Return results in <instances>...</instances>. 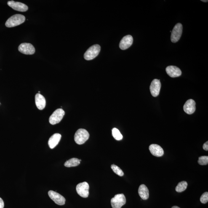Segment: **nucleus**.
Segmentation results:
<instances>
[{
	"instance_id": "f257e3e1",
	"label": "nucleus",
	"mask_w": 208,
	"mask_h": 208,
	"mask_svg": "<svg viewBox=\"0 0 208 208\" xmlns=\"http://www.w3.org/2000/svg\"><path fill=\"white\" fill-rule=\"evenodd\" d=\"M25 20V16L16 14L11 16L6 22V26L7 28H12L24 23Z\"/></svg>"
},
{
	"instance_id": "f03ea898",
	"label": "nucleus",
	"mask_w": 208,
	"mask_h": 208,
	"mask_svg": "<svg viewBox=\"0 0 208 208\" xmlns=\"http://www.w3.org/2000/svg\"><path fill=\"white\" fill-rule=\"evenodd\" d=\"M89 134L87 130L84 129H79L75 134V141L78 144L82 145L89 139Z\"/></svg>"
},
{
	"instance_id": "7ed1b4c3",
	"label": "nucleus",
	"mask_w": 208,
	"mask_h": 208,
	"mask_svg": "<svg viewBox=\"0 0 208 208\" xmlns=\"http://www.w3.org/2000/svg\"><path fill=\"white\" fill-rule=\"evenodd\" d=\"M101 50V47L98 44L94 45L88 49L84 54V58L86 60H93L98 56Z\"/></svg>"
},
{
	"instance_id": "20e7f679",
	"label": "nucleus",
	"mask_w": 208,
	"mask_h": 208,
	"mask_svg": "<svg viewBox=\"0 0 208 208\" xmlns=\"http://www.w3.org/2000/svg\"><path fill=\"white\" fill-rule=\"evenodd\" d=\"M65 115V112L62 109H58L53 113L49 118V122L52 125L60 123Z\"/></svg>"
},
{
	"instance_id": "39448f33",
	"label": "nucleus",
	"mask_w": 208,
	"mask_h": 208,
	"mask_svg": "<svg viewBox=\"0 0 208 208\" xmlns=\"http://www.w3.org/2000/svg\"><path fill=\"white\" fill-rule=\"evenodd\" d=\"M111 202L113 208H121L126 204L125 197L123 193L116 195L111 199Z\"/></svg>"
},
{
	"instance_id": "423d86ee",
	"label": "nucleus",
	"mask_w": 208,
	"mask_h": 208,
	"mask_svg": "<svg viewBox=\"0 0 208 208\" xmlns=\"http://www.w3.org/2000/svg\"><path fill=\"white\" fill-rule=\"evenodd\" d=\"M182 29L183 26L181 23H177L174 26L171 36V40L172 43H177L180 40L182 33Z\"/></svg>"
},
{
	"instance_id": "0eeeda50",
	"label": "nucleus",
	"mask_w": 208,
	"mask_h": 208,
	"mask_svg": "<svg viewBox=\"0 0 208 208\" xmlns=\"http://www.w3.org/2000/svg\"><path fill=\"white\" fill-rule=\"evenodd\" d=\"M77 192L83 198H87L89 195V185L86 182L78 184L76 187Z\"/></svg>"
},
{
	"instance_id": "6e6552de",
	"label": "nucleus",
	"mask_w": 208,
	"mask_h": 208,
	"mask_svg": "<svg viewBox=\"0 0 208 208\" xmlns=\"http://www.w3.org/2000/svg\"><path fill=\"white\" fill-rule=\"evenodd\" d=\"M19 52L26 55H32L35 52V49L34 46L30 43H23L21 44L18 47Z\"/></svg>"
},
{
	"instance_id": "1a4fd4ad",
	"label": "nucleus",
	"mask_w": 208,
	"mask_h": 208,
	"mask_svg": "<svg viewBox=\"0 0 208 208\" xmlns=\"http://www.w3.org/2000/svg\"><path fill=\"white\" fill-rule=\"evenodd\" d=\"M49 197L56 204L62 206L65 204L66 199L64 197L57 192L50 190L48 193Z\"/></svg>"
},
{
	"instance_id": "9d476101",
	"label": "nucleus",
	"mask_w": 208,
	"mask_h": 208,
	"mask_svg": "<svg viewBox=\"0 0 208 208\" xmlns=\"http://www.w3.org/2000/svg\"><path fill=\"white\" fill-rule=\"evenodd\" d=\"M161 87V81L159 79H154L151 83L150 89V93L153 97H156L159 95Z\"/></svg>"
},
{
	"instance_id": "9b49d317",
	"label": "nucleus",
	"mask_w": 208,
	"mask_h": 208,
	"mask_svg": "<svg viewBox=\"0 0 208 208\" xmlns=\"http://www.w3.org/2000/svg\"><path fill=\"white\" fill-rule=\"evenodd\" d=\"M7 4L9 6L14 10L24 12L28 11V6L25 4L18 2H15L13 1H9Z\"/></svg>"
},
{
	"instance_id": "f8f14e48",
	"label": "nucleus",
	"mask_w": 208,
	"mask_h": 208,
	"mask_svg": "<svg viewBox=\"0 0 208 208\" xmlns=\"http://www.w3.org/2000/svg\"><path fill=\"white\" fill-rule=\"evenodd\" d=\"M133 43V38L131 35L124 37L120 43L119 47L122 50H125L130 47Z\"/></svg>"
},
{
	"instance_id": "ddd939ff",
	"label": "nucleus",
	"mask_w": 208,
	"mask_h": 208,
	"mask_svg": "<svg viewBox=\"0 0 208 208\" xmlns=\"http://www.w3.org/2000/svg\"><path fill=\"white\" fill-rule=\"evenodd\" d=\"M196 102L192 99L187 101L183 106L184 111L188 115H191L194 113L196 110Z\"/></svg>"
},
{
	"instance_id": "4468645a",
	"label": "nucleus",
	"mask_w": 208,
	"mask_h": 208,
	"mask_svg": "<svg viewBox=\"0 0 208 208\" xmlns=\"http://www.w3.org/2000/svg\"><path fill=\"white\" fill-rule=\"evenodd\" d=\"M166 71L167 74L172 78L178 77L182 74L180 69L174 66H170L166 67Z\"/></svg>"
},
{
	"instance_id": "2eb2a0df",
	"label": "nucleus",
	"mask_w": 208,
	"mask_h": 208,
	"mask_svg": "<svg viewBox=\"0 0 208 208\" xmlns=\"http://www.w3.org/2000/svg\"><path fill=\"white\" fill-rule=\"evenodd\" d=\"M149 149L151 154L153 156L161 157L164 154V150L159 145L153 144L150 146Z\"/></svg>"
},
{
	"instance_id": "dca6fc26",
	"label": "nucleus",
	"mask_w": 208,
	"mask_h": 208,
	"mask_svg": "<svg viewBox=\"0 0 208 208\" xmlns=\"http://www.w3.org/2000/svg\"><path fill=\"white\" fill-rule=\"evenodd\" d=\"M35 103L38 109L43 110L46 106L45 98L42 94H37L35 96Z\"/></svg>"
},
{
	"instance_id": "f3484780",
	"label": "nucleus",
	"mask_w": 208,
	"mask_h": 208,
	"mask_svg": "<svg viewBox=\"0 0 208 208\" xmlns=\"http://www.w3.org/2000/svg\"><path fill=\"white\" fill-rule=\"evenodd\" d=\"M61 135L59 133H55L50 138L48 141V145L51 149H53L58 145L61 139Z\"/></svg>"
},
{
	"instance_id": "a211bd4d",
	"label": "nucleus",
	"mask_w": 208,
	"mask_h": 208,
	"mask_svg": "<svg viewBox=\"0 0 208 208\" xmlns=\"http://www.w3.org/2000/svg\"><path fill=\"white\" fill-rule=\"evenodd\" d=\"M138 192L142 199L146 200L149 197V193L148 188L145 185H141L139 187Z\"/></svg>"
},
{
	"instance_id": "6ab92c4d",
	"label": "nucleus",
	"mask_w": 208,
	"mask_h": 208,
	"mask_svg": "<svg viewBox=\"0 0 208 208\" xmlns=\"http://www.w3.org/2000/svg\"><path fill=\"white\" fill-rule=\"evenodd\" d=\"M80 164L79 160L77 158H72L65 162L64 165L67 167H74L77 166Z\"/></svg>"
},
{
	"instance_id": "aec40b11",
	"label": "nucleus",
	"mask_w": 208,
	"mask_h": 208,
	"mask_svg": "<svg viewBox=\"0 0 208 208\" xmlns=\"http://www.w3.org/2000/svg\"><path fill=\"white\" fill-rule=\"evenodd\" d=\"M188 183L186 181H182L178 183L176 187L175 190L178 192H182L185 191L187 188Z\"/></svg>"
},
{
	"instance_id": "412c9836",
	"label": "nucleus",
	"mask_w": 208,
	"mask_h": 208,
	"mask_svg": "<svg viewBox=\"0 0 208 208\" xmlns=\"http://www.w3.org/2000/svg\"><path fill=\"white\" fill-rule=\"evenodd\" d=\"M112 133L113 137L114 138L115 140H121L123 139V135L116 128H113L112 130Z\"/></svg>"
},
{
	"instance_id": "4be33fe9",
	"label": "nucleus",
	"mask_w": 208,
	"mask_h": 208,
	"mask_svg": "<svg viewBox=\"0 0 208 208\" xmlns=\"http://www.w3.org/2000/svg\"><path fill=\"white\" fill-rule=\"evenodd\" d=\"M111 168L115 173L117 174V175L120 177L123 176L124 175V173L123 172L122 170L118 167V166L115 165H112Z\"/></svg>"
},
{
	"instance_id": "5701e85b",
	"label": "nucleus",
	"mask_w": 208,
	"mask_h": 208,
	"mask_svg": "<svg viewBox=\"0 0 208 208\" xmlns=\"http://www.w3.org/2000/svg\"><path fill=\"white\" fill-rule=\"evenodd\" d=\"M198 162L200 165H207L208 164V156H203L199 157Z\"/></svg>"
},
{
	"instance_id": "b1692460",
	"label": "nucleus",
	"mask_w": 208,
	"mask_h": 208,
	"mask_svg": "<svg viewBox=\"0 0 208 208\" xmlns=\"http://www.w3.org/2000/svg\"><path fill=\"white\" fill-rule=\"evenodd\" d=\"M200 201L202 204H206L208 201V192H206L201 195Z\"/></svg>"
},
{
	"instance_id": "393cba45",
	"label": "nucleus",
	"mask_w": 208,
	"mask_h": 208,
	"mask_svg": "<svg viewBox=\"0 0 208 208\" xmlns=\"http://www.w3.org/2000/svg\"><path fill=\"white\" fill-rule=\"evenodd\" d=\"M203 148L206 151L208 150V142H206L203 145Z\"/></svg>"
},
{
	"instance_id": "a878e982",
	"label": "nucleus",
	"mask_w": 208,
	"mask_h": 208,
	"mask_svg": "<svg viewBox=\"0 0 208 208\" xmlns=\"http://www.w3.org/2000/svg\"><path fill=\"white\" fill-rule=\"evenodd\" d=\"M4 202L2 198L0 197V208H4Z\"/></svg>"
},
{
	"instance_id": "bb28decb",
	"label": "nucleus",
	"mask_w": 208,
	"mask_h": 208,
	"mask_svg": "<svg viewBox=\"0 0 208 208\" xmlns=\"http://www.w3.org/2000/svg\"><path fill=\"white\" fill-rule=\"evenodd\" d=\"M172 208H180V207H177V206H173Z\"/></svg>"
},
{
	"instance_id": "cd10ccee",
	"label": "nucleus",
	"mask_w": 208,
	"mask_h": 208,
	"mask_svg": "<svg viewBox=\"0 0 208 208\" xmlns=\"http://www.w3.org/2000/svg\"><path fill=\"white\" fill-rule=\"evenodd\" d=\"M201 1H202V2H208V1H207H207H206H206H204V0H201Z\"/></svg>"
},
{
	"instance_id": "c85d7f7f",
	"label": "nucleus",
	"mask_w": 208,
	"mask_h": 208,
	"mask_svg": "<svg viewBox=\"0 0 208 208\" xmlns=\"http://www.w3.org/2000/svg\"><path fill=\"white\" fill-rule=\"evenodd\" d=\"M40 93V92H39V93Z\"/></svg>"
}]
</instances>
